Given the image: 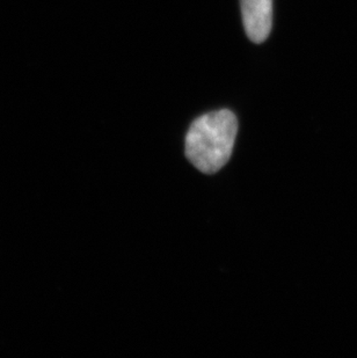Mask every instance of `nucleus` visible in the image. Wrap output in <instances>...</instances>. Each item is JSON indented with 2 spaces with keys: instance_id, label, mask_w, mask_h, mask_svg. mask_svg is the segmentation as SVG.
<instances>
[{
  "instance_id": "obj_2",
  "label": "nucleus",
  "mask_w": 357,
  "mask_h": 358,
  "mask_svg": "<svg viewBox=\"0 0 357 358\" xmlns=\"http://www.w3.org/2000/svg\"><path fill=\"white\" fill-rule=\"evenodd\" d=\"M241 13L248 38L262 43L272 31L273 0H241Z\"/></svg>"
},
{
  "instance_id": "obj_1",
  "label": "nucleus",
  "mask_w": 357,
  "mask_h": 358,
  "mask_svg": "<svg viewBox=\"0 0 357 358\" xmlns=\"http://www.w3.org/2000/svg\"><path fill=\"white\" fill-rule=\"evenodd\" d=\"M237 132L238 121L229 109L200 116L186 136V156L202 173L218 172L231 158Z\"/></svg>"
}]
</instances>
